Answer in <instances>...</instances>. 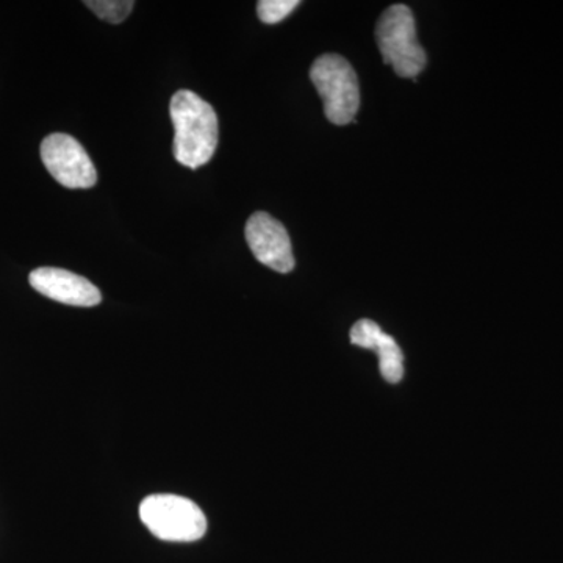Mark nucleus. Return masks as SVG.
<instances>
[{
    "label": "nucleus",
    "instance_id": "3",
    "mask_svg": "<svg viewBox=\"0 0 563 563\" xmlns=\"http://www.w3.org/2000/svg\"><path fill=\"white\" fill-rule=\"evenodd\" d=\"M140 518L157 539L165 542H196L207 531V518L201 507L184 496H147L141 503Z\"/></svg>",
    "mask_w": 563,
    "mask_h": 563
},
{
    "label": "nucleus",
    "instance_id": "2",
    "mask_svg": "<svg viewBox=\"0 0 563 563\" xmlns=\"http://www.w3.org/2000/svg\"><path fill=\"white\" fill-rule=\"evenodd\" d=\"M376 40L385 65H391L399 77L415 79L424 69L428 58L409 7L398 3L385 10L376 25Z\"/></svg>",
    "mask_w": 563,
    "mask_h": 563
},
{
    "label": "nucleus",
    "instance_id": "7",
    "mask_svg": "<svg viewBox=\"0 0 563 563\" xmlns=\"http://www.w3.org/2000/svg\"><path fill=\"white\" fill-rule=\"evenodd\" d=\"M41 295L74 307H95L102 301L101 291L90 280L62 268H38L29 276Z\"/></svg>",
    "mask_w": 563,
    "mask_h": 563
},
{
    "label": "nucleus",
    "instance_id": "9",
    "mask_svg": "<svg viewBox=\"0 0 563 563\" xmlns=\"http://www.w3.org/2000/svg\"><path fill=\"white\" fill-rule=\"evenodd\" d=\"M85 5L101 20L111 24H121L128 20L135 3L132 0H88Z\"/></svg>",
    "mask_w": 563,
    "mask_h": 563
},
{
    "label": "nucleus",
    "instance_id": "5",
    "mask_svg": "<svg viewBox=\"0 0 563 563\" xmlns=\"http://www.w3.org/2000/svg\"><path fill=\"white\" fill-rule=\"evenodd\" d=\"M41 161L58 184L66 188H91L98 172L84 146L66 133H52L41 143Z\"/></svg>",
    "mask_w": 563,
    "mask_h": 563
},
{
    "label": "nucleus",
    "instance_id": "10",
    "mask_svg": "<svg viewBox=\"0 0 563 563\" xmlns=\"http://www.w3.org/2000/svg\"><path fill=\"white\" fill-rule=\"evenodd\" d=\"M298 5V0H262L257 3V13L265 24H277Z\"/></svg>",
    "mask_w": 563,
    "mask_h": 563
},
{
    "label": "nucleus",
    "instance_id": "6",
    "mask_svg": "<svg viewBox=\"0 0 563 563\" xmlns=\"http://www.w3.org/2000/svg\"><path fill=\"white\" fill-rule=\"evenodd\" d=\"M246 242L258 262L274 272L287 274L295 268L291 240L282 222L257 211L246 222Z\"/></svg>",
    "mask_w": 563,
    "mask_h": 563
},
{
    "label": "nucleus",
    "instance_id": "8",
    "mask_svg": "<svg viewBox=\"0 0 563 563\" xmlns=\"http://www.w3.org/2000/svg\"><path fill=\"white\" fill-rule=\"evenodd\" d=\"M351 342L363 350L376 352L379 355L380 373L387 383L398 384L404 377V357L401 347L393 336L387 335L379 324L372 320L355 322L351 329Z\"/></svg>",
    "mask_w": 563,
    "mask_h": 563
},
{
    "label": "nucleus",
    "instance_id": "1",
    "mask_svg": "<svg viewBox=\"0 0 563 563\" xmlns=\"http://www.w3.org/2000/svg\"><path fill=\"white\" fill-rule=\"evenodd\" d=\"M169 113L174 125V157L180 165L198 169L207 165L217 151L220 125L213 107L188 90L173 96Z\"/></svg>",
    "mask_w": 563,
    "mask_h": 563
},
{
    "label": "nucleus",
    "instance_id": "4",
    "mask_svg": "<svg viewBox=\"0 0 563 563\" xmlns=\"http://www.w3.org/2000/svg\"><path fill=\"white\" fill-rule=\"evenodd\" d=\"M310 79L320 92L324 114L332 124L346 125L354 121L361 107V88L355 70L342 55L325 54L317 58Z\"/></svg>",
    "mask_w": 563,
    "mask_h": 563
}]
</instances>
